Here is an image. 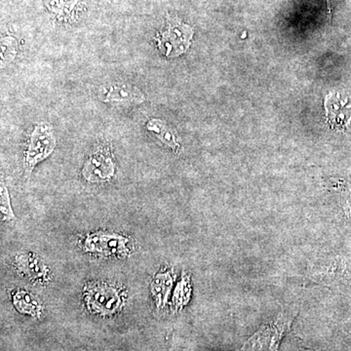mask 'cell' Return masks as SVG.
Masks as SVG:
<instances>
[{
  "mask_svg": "<svg viewBox=\"0 0 351 351\" xmlns=\"http://www.w3.org/2000/svg\"><path fill=\"white\" fill-rule=\"evenodd\" d=\"M327 121L335 130H343L351 123V105L348 99L343 100L341 95L330 93L325 97Z\"/></svg>",
  "mask_w": 351,
  "mask_h": 351,
  "instance_id": "cell-7",
  "label": "cell"
},
{
  "mask_svg": "<svg viewBox=\"0 0 351 351\" xmlns=\"http://www.w3.org/2000/svg\"><path fill=\"white\" fill-rule=\"evenodd\" d=\"M80 0H45L46 8L58 18L66 19L73 13Z\"/></svg>",
  "mask_w": 351,
  "mask_h": 351,
  "instance_id": "cell-10",
  "label": "cell"
},
{
  "mask_svg": "<svg viewBox=\"0 0 351 351\" xmlns=\"http://www.w3.org/2000/svg\"><path fill=\"white\" fill-rule=\"evenodd\" d=\"M128 239L117 233L99 232L88 235L84 248L92 253L105 255H124L127 252Z\"/></svg>",
  "mask_w": 351,
  "mask_h": 351,
  "instance_id": "cell-6",
  "label": "cell"
},
{
  "mask_svg": "<svg viewBox=\"0 0 351 351\" xmlns=\"http://www.w3.org/2000/svg\"><path fill=\"white\" fill-rule=\"evenodd\" d=\"M145 101V95L138 87L125 83L112 85L108 88L104 98L106 103H115L124 106H138Z\"/></svg>",
  "mask_w": 351,
  "mask_h": 351,
  "instance_id": "cell-8",
  "label": "cell"
},
{
  "mask_svg": "<svg viewBox=\"0 0 351 351\" xmlns=\"http://www.w3.org/2000/svg\"><path fill=\"white\" fill-rule=\"evenodd\" d=\"M294 315L280 313L270 322L261 328L244 343L243 351H278L284 335L290 330Z\"/></svg>",
  "mask_w": 351,
  "mask_h": 351,
  "instance_id": "cell-2",
  "label": "cell"
},
{
  "mask_svg": "<svg viewBox=\"0 0 351 351\" xmlns=\"http://www.w3.org/2000/svg\"><path fill=\"white\" fill-rule=\"evenodd\" d=\"M18 43L13 36L1 39V68L8 66L17 56Z\"/></svg>",
  "mask_w": 351,
  "mask_h": 351,
  "instance_id": "cell-12",
  "label": "cell"
},
{
  "mask_svg": "<svg viewBox=\"0 0 351 351\" xmlns=\"http://www.w3.org/2000/svg\"><path fill=\"white\" fill-rule=\"evenodd\" d=\"M85 299L90 311L100 314H112L121 306L119 291L104 283L90 284L86 288Z\"/></svg>",
  "mask_w": 351,
  "mask_h": 351,
  "instance_id": "cell-4",
  "label": "cell"
},
{
  "mask_svg": "<svg viewBox=\"0 0 351 351\" xmlns=\"http://www.w3.org/2000/svg\"><path fill=\"white\" fill-rule=\"evenodd\" d=\"M0 197H1V204H0V208H1V215L2 218L5 219V221H10V219H15V216H14L12 207H11L10 203V196H9L8 191H7L6 186H4L3 182H1V189H0Z\"/></svg>",
  "mask_w": 351,
  "mask_h": 351,
  "instance_id": "cell-13",
  "label": "cell"
},
{
  "mask_svg": "<svg viewBox=\"0 0 351 351\" xmlns=\"http://www.w3.org/2000/svg\"><path fill=\"white\" fill-rule=\"evenodd\" d=\"M115 163L108 149H98L88 157L83 166L82 177L89 182H105L110 181L114 176Z\"/></svg>",
  "mask_w": 351,
  "mask_h": 351,
  "instance_id": "cell-5",
  "label": "cell"
},
{
  "mask_svg": "<svg viewBox=\"0 0 351 351\" xmlns=\"http://www.w3.org/2000/svg\"><path fill=\"white\" fill-rule=\"evenodd\" d=\"M341 206L345 213L346 223L351 228V186H348L343 193Z\"/></svg>",
  "mask_w": 351,
  "mask_h": 351,
  "instance_id": "cell-14",
  "label": "cell"
},
{
  "mask_svg": "<svg viewBox=\"0 0 351 351\" xmlns=\"http://www.w3.org/2000/svg\"><path fill=\"white\" fill-rule=\"evenodd\" d=\"M56 145V137L49 123L41 122L34 126L25 154L24 166L27 178L39 162L53 154Z\"/></svg>",
  "mask_w": 351,
  "mask_h": 351,
  "instance_id": "cell-3",
  "label": "cell"
},
{
  "mask_svg": "<svg viewBox=\"0 0 351 351\" xmlns=\"http://www.w3.org/2000/svg\"><path fill=\"white\" fill-rule=\"evenodd\" d=\"M14 304L20 311L25 313H31L36 315L38 313L39 307L38 302L34 301V298L29 293L25 291H19L14 297Z\"/></svg>",
  "mask_w": 351,
  "mask_h": 351,
  "instance_id": "cell-11",
  "label": "cell"
},
{
  "mask_svg": "<svg viewBox=\"0 0 351 351\" xmlns=\"http://www.w3.org/2000/svg\"><path fill=\"white\" fill-rule=\"evenodd\" d=\"M147 129L152 132L154 136L166 147H170L173 151L178 152L181 147L178 142L176 131L165 121L160 119H151L147 124Z\"/></svg>",
  "mask_w": 351,
  "mask_h": 351,
  "instance_id": "cell-9",
  "label": "cell"
},
{
  "mask_svg": "<svg viewBox=\"0 0 351 351\" xmlns=\"http://www.w3.org/2000/svg\"><path fill=\"white\" fill-rule=\"evenodd\" d=\"M193 34L195 31L191 25L184 24L178 17L167 16L165 27L157 34L156 40L164 56L174 59L189 49Z\"/></svg>",
  "mask_w": 351,
  "mask_h": 351,
  "instance_id": "cell-1",
  "label": "cell"
}]
</instances>
